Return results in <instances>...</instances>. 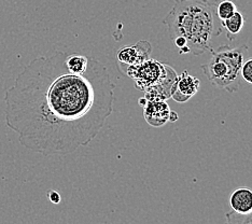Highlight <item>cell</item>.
Instances as JSON below:
<instances>
[{
  "mask_svg": "<svg viewBox=\"0 0 252 224\" xmlns=\"http://www.w3.org/2000/svg\"><path fill=\"white\" fill-rule=\"evenodd\" d=\"M90 57L79 54H68L66 57L67 68L73 73L83 74L88 70Z\"/></svg>",
  "mask_w": 252,
  "mask_h": 224,
  "instance_id": "obj_11",
  "label": "cell"
},
{
  "mask_svg": "<svg viewBox=\"0 0 252 224\" xmlns=\"http://www.w3.org/2000/svg\"><path fill=\"white\" fill-rule=\"evenodd\" d=\"M226 220L228 223H246V224H252V214L248 216H239L235 212L231 211L227 212L225 215Z\"/></svg>",
  "mask_w": 252,
  "mask_h": 224,
  "instance_id": "obj_13",
  "label": "cell"
},
{
  "mask_svg": "<svg viewBox=\"0 0 252 224\" xmlns=\"http://www.w3.org/2000/svg\"><path fill=\"white\" fill-rule=\"evenodd\" d=\"M166 70H167V73H166V77L161 82L145 91L144 97L148 101L167 100L171 98V92H173L174 85L178 76H177L175 69L169 65H166Z\"/></svg>",
  "mask_w": 252,
  "mask_h": 224,
  "instance_id": "obj_7",
  "label": "cell"
},
{
  "mask_svg": "<svg viewBox=\"0 0 252 224\" xmlns=\"http://www.w3.org/2000/svg\"><path fill=\"white\" fill-rule=\"evenodd\" d=\"M221 25L223 30H225L226 32V37L228 41L232 42L237 37V34L243 31L245 25V16L242 12L236 11L231 17L222 21Z\"/></svg>",
  "mask_w": 252,
  "mask_h": 224,
  "instance_id": "obj_10",
  "label": "cell"
},
{
  "mask_svg": "<svg viewBox=\"0 0 252 224\" xmlns=\"http://www.w3.org/2000/svg\"><path fill=\"white\" fill-rule=\"evenodd\" d=\"M203 1L210 4V5H213V7H216L218 3L221 2V1H224V0H203ZM232 1H234V0H232Z\"/></svg>",
  "mask_w": 252,
  "mask_h": 224,
  "instance_id": "obj_16",
  "label": "cell"
},
{
  "mask_svg": "<svg viewBox=\"0 0 252 224\" xmlns=\"http://www.w3.org/2000/svg\"><path fill=\"white\" fill-rule=\"evenodd\" d=\"M138 102H139V105L140 106H142V107H145L146 105H147V102H148V100L145 98V97H142V98H140L139 100H138Z\"/></svg>",
  "mask_w": 252,
  "mask_h": 224,
  "instance_id": "obj_18",
  "label": "cell"
},
{
  "mask_svg": "<svg viewBox=\"0 0 252 224\" xmlns=\"http://www.w3.org/2000/svg\"><path fill=\"white\" fill-rule=\"evenodd\" d=\"M200 86L199 79L191 76L188 70H183L178 76L171 92V98L176 102L185 103L195 95Z\"/></svg>",
  "mask_w": 252,
  "mask_h": 224,
  "instance_id": "obj_6",
  "label": "cell"
},
{
  "mask_svg": "<svg viewBox=\"0 0 252 224\" xmlns=\"http://www.w3.org/2000/svg\"><path fill=\"white\" fill-rule=\"evenodd\" d=\"M242 79L252 84V59L246 60L242 66Z\"/></svg>",
  "mask_w": 252,
  "mask_h": 224,
  "instance_id": "obj_14",
  "label": "cell"
},
{
  "mask_svg": "<svg viewBox=\"0 0 252 224\" xmlns=\"http://www.w3.org/2000/svg\"><path fill=\"white\" fill-rule=\"evenodd\" d=\"M166 64L153 59H148L140 64L129 66L125 74L133 79L137 90L146 91L151 86L157 85L166 77Z\"/></svg>",
  "mask_w": 252,
  "mask_h": 224,
  "instance_id": "obj_4",
  "label": "cell"
},
{
  "mask_svg": "<svg viewBox=\"0 0 252 224\" xmlns=\"http://www.w3.org/2000/svg\"><path fill=\"white\" fill-rule=\"evenodd\" d=\"M67 55L32 61L5 92V123L32 152L67 155L88 146L113 112L116 84L107 67L90 57L88 70L73 73Z\"/></svg>",
  "mask_w": 252,
  "mask_h": 224,
  "instance_id": "obj_1",
  "label": "cell"
},
{
  "mask_svg": "<svg viewBox=\"0 0 252 224\" xmlns=\"http://www.w3.org/2000/svg\"><path fill=\"white\" fill-rule=\"evenodd\" d=\"M48 197H49L51 203H53V204H60L61 203V195H60L59 192L54 191V190H52V191H50L48 193Z\"/></svg>",
  "mask_w": 252,
  "mask_h": 224,
  "instance_id": "obj_15",
  "label": "cell"
},
{
  "mask_svg": "<svg viewBox=\"0 0 252 224\" xmlns=\"http://www.w3.org/2000/svg\"><path fill=\"white\" fill-rule=\"evenodd\" d=\"M171 110L166 100L148 101L144 107L146 122L152 128H162L169 122Z\"/></svg>",
  "mask_w": 252,
  "mask_h": 224,
  "instance_id": "obj_8",
  "label": "cell"
},
{
  "mask_svg": "<svg viewBox=\"0 0 252 224\" xmlns=\"http://www.w3.org/2000/svg\"><path fill=\"white\" fill-rule=\"evenodd\" d=\"M163 23L179 54L213 52L215 39L223 32L216 7L203 0H176Z\"/></svg>",
  "mask_w": 252,
  "mask_h": 224,
  "instance_id": "obj_2",
  "label": "cell"
},
{
  "mask_svg": "<svg viewBox=\"0 0 252 224\" xmlns=\"http://www.w3.org/2000/svg\"><path fill=\"white\" fill-rule=\"evenodd\" d=\"M247 51V45L231 48L230 43L223 44L217 51L211 52V59L200 68L216 88L235 93L242 81V66Z\"/></svg>",
  "mask_w": 252,
  "mask_h": 224,
  "instance_id": "obj_3",
  "label": "cell"
},
{
  "mask_svg": "<svg viewBox=\"0 0 252 224\" xmlns=\"http://www.w3.org/2000/svg\"><path fill=\"white\" fill-rule=\"evenodd\" d=\"M151 52V44L146 40H141V41H138L134 45L120 49L117 54L120 70L125 73L126 69L129 66L140 64V63L150 59Z\"/></svg>",
  "mask_w": 252,
  "mask_h": 224,
  "instance_id": "obj_5",
  "label": "cell"
},
{
  "mask_svg": "<svg viewBox=\"0 0 252 224\" xmlns=\"http://www.w3.org/2000/svg\"><path fill=\"white\" fill-rule=\"evenodd\" d=\"M237 11V7L232 0H224L216 5V13L221 22L231 17Z\"/></svg>",
  "mask_w": 252,
  "mask_h": 224,
  "instance_id": "obj_12",
  "label": "cell"
},
{
  "mask_svg": "<svg viewBox=\"0 0 252 224\" xmlns=\"http://www.w3.org/2000/svg\"><path fill=\"white\" fill-rule=\"evenodd\" d=\"M232 211L239 216L252 214V190L249 188H238L234 190L230 196Z\"/></svg>",
  "mask_w": 252,
  "mask_h": 224,
  "instance_id": "obj_9",
  "label": "cell"
},
{
  "mask_svg": "<svg viewBox=\"0 0 252 224\" xmlns=\"http://www.w3.org/2000/svg\"><path fill=\"white\" fill-rule=\"evenodd\" d=\"M177 120H178V114H177V112L171 111V113H170V118H169V122L174 123V122H176Z\"/></svg>",
  "mask_w": 252,
  "mask_h": 224,
  "instance_id": "obj_17",
  "label": "cell"
}]
</instances>
